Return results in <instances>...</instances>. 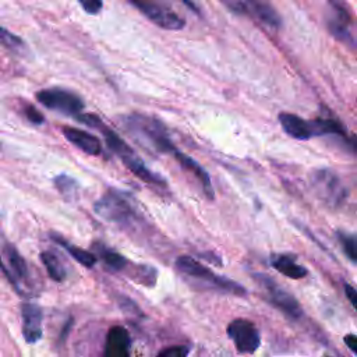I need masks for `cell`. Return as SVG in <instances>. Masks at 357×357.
<instances>
[{
	"label": "cell",
	"instance_id": "6da1fadb",
	"mask_svg": "<svg viewBox=\"0 0 357 357\" xmlns=\"http://www.w3.org/2000/svg\"><path fill=\"white\" fill-rule=\"evenodd\" d=\"M121 124L135 141L153 152L174 156L178 151L172 141L167 128L156 117L142 113H130L121 117Z\"/></svg>",
	"mask_w": 357,
	"mask_h": 357
},
{
	"label": "cell",
	"instance_id": "7a4b0ae2",
	"mask_svg": "<svg viewBox=\"0 0 357 357\" xmlns=\"http://www.w3.org/2000/svg\"><path fill=\"white\" fill-rule=\"evenodd\" d=\"M93 209L105 220L127 230L138 226L141 222V213L134 198L117 188H109L95 202Z\"/></svg>",
	"mask_w": 357,
	"mask_h": 357
},
{
	"label": "cell",
	"instance_id": "3957f363",
	"mask_svg": "<svg viewBox=\"0 0 357 357\" xmlns=\"http://www.w3.org/2000/svg\"><path fill=\"white\" fill-rule=\"evenodd\" d=\"M98 130L102 132L109 149L120 158L123 165L134 176H137L139 180H142L149 185L166 187V181L160 176L153 173L151 169H148L146 165L142 162V159L135 153V151L131 146H128V144L124 139H121L113 130H110L105 124H102Z\"/></svg>",
	"mask_w": 357,
	"mask_h": 357
},
{
	"label": "cell",
	"instance_id": "277c9868",
	"mask_svg": "<svg viewBox=\"0 0 357 357\" xmlns=\"http://www.w3.org/2000/svg\"><path fill=\"white\" fill-rule=\"evenodd\" d=\"M176 268L184 276L198 280L202 286L208 289H213V290L227 293V294H234V296L247 294L245 289L240 283L216 275L209 268H206L205 265H202L201 262H198L197 259L188 255H180L176 259Z\"/></svg>",
	"mask_w": 357,
	"mask_h": 357
},
{
	"label": "cell",
	"instance_id": "5b68a950",
	"mask_svg": "<svg viewBox=\"0 0 357 357\" xmlns=\"http://www.w3.org/2000/svg\"><path fill=\"white\" fill-rule=\"evenodd\" d=\"M36 100L50 110L73 117H78L85 107V103L79 95L59 86L38 91Z\"/></svg>",
	"mask_w": 357,
	"mask_h": 357
},
{
	"label": "cell",
	"instance_id": "8992f818",
	"mask_svg": "<svg viewBox=\"0 0 357 357\" xmlns=\"http://www.w3.org/2000/svg\"><path fill=\"white\" fill-rule=\"evenodd\" d=\"M139 13H142L151 22L162 29L180 31L185 21L163 0H127Z\"/></svg>",
	"mask_w": 357,
	"mask_h": 357
},
{
	"label": "cell",
	"instance_id": "52a82bcc",
	"mask_svg": "<svg viewBox=\"0 0 357 357\" xmlns=\"http://www.w3.org/2000/svg\"><path fill=\"white\" fill-rule=\"evenodd\" d=\"M255 279L258 280V283L262 286L265 294H266V300L279 311H282L284 315H287L291 319H298L303 315V310L300 307V304L297 303V300L289 294L287 291H284L280 286H278L272 278L265 276V275H254Z\"/></svg>",
	"mask_w": 357,
	"mask_h": 357
},
{
	"label": "cell",
	"instance_id": "ba28073f",
	"mask_svg": "<svg viewBox=\"0 0 357 357\" xmlns=\"http://www.w3.org/2000/svg\"><path fill=\"white\" fill-rule=\"evenodd\" d=\"M227 336L234 343L238 353L251 354L261 344V336L257 326L244 318H237L227 325Z\"/></svg>",
	"mask_w": 357,
	"mask_h": 357
},
{
	"label": "cell",
	"instance_id": "9c48e42d",
	"mask_svg": "<svg viewBox=\"0 0 357 357\" xmlns=\"http://www.w3.org/2000/svg\"><path fill=\"white\" fill-rule=\"evenodd\" d=\"M311 178L317 192L322 195L328 202L340 204L343 201L346 195L344 187L342 185V181L332 170H328V169L315 170Z\"/></svg>",
	"mask_w": 357,
	"mask_h": 357
},
{
	"label": "cell",
	"instance_id": "30bf717a",
	"mask_svg": "<svg viewBox=\"0 0 357 357\" xmlns=\"http://www.w3.org/2000/svg\"><path fill=\"white\" fill-rule=\"evenodd\" d=\"M22 335L26 343H36L42 337L43 314L39 305L33 303H24L22 308Z\"/></svg>",
	"mask_w": 357,
	"mask_h": 357
},
{
	"label": "cell",
	"instance_id": "8fae6325",
	"mask_svg": "<svg viewBox=\"0 0 357 357\" xmlns=\"http://www.w3.org/2000/svg\"><path fill=\"white\" fill-rule=\"evenodd\" d=\"M131 337L124 326H112L106 335L103 357H131Z\"/></svg>",
	"mask_w": 357,
	"mask_h": 357
},
{
	"label": "cell",
	"instance_id": "7c38bea8",
	"mask_svg": "<svg viewBox=\"0 0 357 357\" xmlns=\"http://www.w3.org/2000/svg\"><path fill=\"white\" fill-rule=\"evenodd\" d=\"M61 131L66 139L82 152L92 156L102 153V142L93 134L75 127H63Z\"/></svg>",
	"mask_w": 357,
	"mask_h": 357
},
{
	"label": "cell",
	"instance_id": "4fadbf2b",
	"mask_svg": "<svg viewBox=\"0 0 357 357\" xmlns=\"http://www.w3.org/2000/svg\"><path fill=\"white\" fill-rule=\"evenodd\" d=\"M174 159L177 160V163L188 173H191L201 184L202 187V191L204 194L212 199L213 198V187H212V181H211V177L209 174L206 173V170L197 162L194 160L192 158H190L187 153L181 152L180 149L174 153Z\"/></svg>",
	"mask_w": 357,
	"mask_h": 357
},
{
	"label": "cell",
	"instance_id": "5bb4252c",
	"mask_svg": "<svg viewBox=\"0 0 357 357\" xmlns=\"http://www.w3.org/2000/svg\"><path fill=\"white\" fill-rule=\"evenodd\" d=\"M278 119H279V123L282 124L283 130L290 137H293L296 139H308V138L314 137L311 121H307L294 113H286V112L279 113Z\"/></svg>",
	"mask_w": 357,
	"mask_h": 357
},
{
	"label": "cell",
	"instance_id": "9a60e30c",
	"mask_svg": "<svg viewBox=\"0 0 357 357\" xmlns=\"http://www.w3.org/2000/svg\"><path fill=\"white\" fill-rule=\"evenodd\" d=\"M272 268H275L279 273L283 276H287L290 279H303L307 276V269L296 262V258L289 254H275L269 259Z\"/></svg>",
	"mask_w": 357,
	"mask_h": 357
},
{
	"label": "cell",
	"instance_id": "2e32d148",
	"mask_svg": "<svg viewBox=\"0 0 357 357\" xmlns=\"http://www.w3.org/2000/svg\"><path fill=\"white\" fill-rule=\"evenodd\" d=\"M4 252H6V257L8 259V264H10V275H11V280L10 283L18 290L20 286H18V280H25L26 275H28V268H26V264L24 261V258L20 255V252L10 244L4 245Z\"/></svg>",
	"mask_w": 357,
	"mask_h": 357
},
{
	"label": "cell",
	"instance_id": "e0dca14e",
	"mask_svg": "<svg viewBox=\"0 0 357 357\" xmlns=\"http://www.w3.org/2000/svg\"><path fill=\"white\" fill-rule=\"evenodd\" d=\"M247 7L250 6L251 10L257 14V17L265 22L269 26L278 28L280 26V18L279 14L275 11V8L269 4L268 0H244Z\"/></svg>",
	"mask_w": 357,
	"mask_h": 357
},
{
	"label": "cell",
	"instance_id": "ac0fdd59",
	"mask_svg": "<svg viewBox=\"0 0 357 357\" xmlns=\"http://www.w3.org/2000/svg\"><path fill=\"white\" fill-rule=\"evenodd\" d=\"M40 259L49 273V276L56 282H63L67 276V269L64 268L59 255L53 251H43L40 254Z\"/></svg>",
	"mask_w": 357,
	"mask_h": 357
},
{
	"label": "cell",
	"instance_id": "d6986e66",
	"mask_svg": "<svg viewBox=\"0 0 357 357\" xmlns=\"http://www.w3.org/2000/svg\"><path fill=\"white\" fill-rule=\"evenodd\" d=\"M53 237V240L57 243V244H60L77 262H79L81 265H85V266H88V268H91V266H93V264L96 262V255L95 254H92V252H89V251H86V250H84V248H79V247H77V245H74V244H70L68 241H66L63 237H60V236H52Z\"/></svg>",
	"mask_w": 357,
	"mask_h": 357
},
{
	"label": "cell",
	"instance_id": "ffe728a7",
	"mask_svg": "<svg viewBox=\"0 0 357 357\" xmlns=\"http://www.w3.org/2000/svg\"><path fill=\"white\" fill-rule=\"evenodd\" d=\"M98 254L99 257L102 258V261L110 268V269H114V271H119V272H128V268L131 265L130 261H127L121 254L113 251V250H109L106 247H100L98 245Z\"/></svg>",
	"mask_w": 357,
	"mask_h": 357
},
{
	"label": "cell",
	"instance_id": "44dd1931",
	"mask_svg": "<svg viewBox=\"0 0 357 357\" xmlns=\"http://www.w3.org/2000/svg\"><path fill=\"white\" fill-rule=\"evenodd\" d=\"M314 135H322V134H335L344 137L346 131L343 126L332 119H315L311 121Z\"/></svg>",
	"mask_w": 357,
	"mask_h": 357
},
{
	"label": "cell",
	"instance_id": "7402d4cb",
	"mask_svg": "<svg viewBox=\"0 0 357 357\" xmlns=\"http://www.w3.org/2000/svg\"><path fill=\"white\" fill-rule=\"evenodd\" d=\"M54 185L63 197H66L68 199H73L77 197L78 184L73 177H70L67 174H59L54 177Z\"/></svg>",
	"mask_w": 357,
	"mask_h": 357
},
{
	"label": "cell",
	"instance_id": "603a6c76",
	"mask_svg": "<svg viewBox=\"0 0 357 357\" xmlns=\"http://www.w3.org/2000/svg\"><path fill=\"white\" fill-rule=\"evenodd\" d=\"M337 238H339V243H340L344 254L347 255V258L351 262L357 264V236L346 233V231H339Z\"/></svg>",
	"mask_w": 357,
	"mask_h": 357
},
{
	"label": "cell",
	"instance_id": "cb8c5ba5",
	"mask_svg": "<svg viewBox=\"0 0 357 357\" xmlns=\"http://www.w3.org/2000/svg\"><path fill=\"white\" fill-rule=\"evenodd\" d=\"M0 45H3L4 47H8L11 50H15V52L25 47V43L20 36L14 35L8 29L3 28L1 25H0Z\"/></svg>",
	"mask_w": 357,
	"mask_h": 357
},
{
	"label": "cell",
	"instance_id": "d4e9b609",
	"mask_svg": "<svg viewBox=\"0 0 357 357\" xmlns=\"http://www.w3.org/2000/svg\"><path fill=\"white\" fill-rule=\"evenodd\" d=\"M190 353V347L188 346H169L166 349H163L158 357H187Z\"/></svg>",
	"mask_w": 357,
	"mask_h": 357
},
{
	"label": "cell",
	"instance_id": "484cf974",
	"mask_svg": "<svg viewBox=\"0 0 357 357\" xmlns=\"http://www.w3.org/2000/svg\"><path fill=\"white\" fill-rule=\"evenodd\" d=\"M82 10L89 15H96L103 8V0H78Z\"/></svg>",
	"mask_w": 357,
	"mask_h": 357
},
{
	"label": "cell",
	"instance_id": "4316f807",
	"mask_svg": "<svg viewBox=\"0 0 357 357\" xmlns=\"http://www.w3.org/2000/svg\"><path fill=\"white\" fill-rule=\"evenodd\" d=\"M24 113H25V117H26L32 124H42L43 120H45V119H43V114H42L35 106H32V105H26Z\"/></svg>",
	"mask_w": 357,
	"mask_h": 357
},
{
	"label": "cell",
	"instance_id": "83f0119b",
	"mask_svg": "<svg viewBox=\"0 0 357 357\" xmlns=\"http://www.w3.org/2000/svg\"><path fill=\"white\" fill-rule=\"evenodd\" d=\"M230 11L236 14H245L247 13V4L244 0H220Z\"/></svg>",
	"mask_w": 357,
	"mask_h": 357
},
{
	"label": "cell",
	"instance_id": "f1b7e54d",
	"mask_svg": "<svg viewBox=\"0 0 357 357\" xmlns=\"http://www.w3.org/2000/svg\"><path fill=\"white\" fill-rule=\"evenodd\" d=\"M344 294H346V297L349 298V301H350V304L356 308V311H357V289H354L353 286H350L349 283H344Z\"/></svg>",
	"mask_w": 357,
	"mask_h": 357
},
{
	"label": "cell",
	"instance_id": "f546056e",
	"mask_svg": "<svg viewBox=\"0 0 357 357\" xmlns=\"http://www.w3.org/2000/svg\"><path fill=\"white\" fill-rule=\"evenodd\" d=\"M343 342L344 344L347 346L349 350H351L356 356H357V335H353V333H349L343 337Z\"/></svg>",
	"mask_w": 357,
	"mask_h": 357
},
{
	"label": "cell",
	"instance_id": "4dcf8cb0",
	"mask_svg": "<svg viewBox=\"0 0 357 357\" xmlns=\"http://www.w3.org/2000/svg\"><path fill=\"white\" fill-rule=\"evenodd\" d=\"M180 1H183L190 10H192L194 13H199V10H198V7H197V4H194V1L192 0H180Z\"/></svg>",
	"mask_w": 357,
	"mask_h": 357
}]
</instances>
